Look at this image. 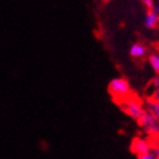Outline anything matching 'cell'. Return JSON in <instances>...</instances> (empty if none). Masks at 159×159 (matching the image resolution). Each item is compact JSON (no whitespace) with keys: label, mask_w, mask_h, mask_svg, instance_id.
Instances as JSON below:
<instances>
[{"label":"cell","mask_w":159,"mask_h":159,"mask_svg":"<svg viewBox=\"0 0 159 159\" xmlns=\"http://www.w3.org/2000/svg\"><path fill=\"white\" fill-rule=\"evenodd\" d=\"M107 91L118 105L120 104V102L125 101L127 98H129L133 94L128 80L124 78H115L113 80H110V83L107 85Z\"/></svg>","instance_id":"6da1fadb"},{"label":"cell","mask_w":159,"mask_h":159,"mask_svg":"<svg viewBox=\"0 0 159 159\" xmlns=\"http://www.w3.org/2000/svg\"><path fill=\"white\" fill-rule=\"evenodd\" d=\"M141 2L145 4V7L148 8V11H154V3H153V0H141Z\"/></svg>","instance_id":"52a82bcc"},{"label":"cell","mask_w":159,"mask_h":159,"mask_svg":"<svg viewBox=\"0 0 159 159\" xmlns=\"http://www.w3.org/2000/svg\"><path fill=\"white\" fill-rule=\"evenodd\" d=\"M154 12L155 13H159V7H154Z\"/></svg>","instance_id":"8fae6325"},{"label":"cell","mask_w":159,"mask_h":159,"mask_svg":"<svg viewBox=\"0 0 159 159\" xmlns=\"http://www.w3.org/2000/svg\"><path fill=\"white\" fill-rule=\"evenodd\" d=\"M129 150L137 157L145 155L152 153V146H150L149 141L146 139H141V137H133V140L131 141V146Z\"/></svg>","instance_id":"3957f363"},{"label":"cell","mask_w":159,"mask_h":159,"mask_svg":"<svg viewBox=\"0 0 159 159\" xmlns=\"http://www.w3.org/2000/svg\"><path fill=\"white\" fill-rule=\"evenodd\" d=\"M148 61H149L150 65H152L153 70L155 71V74L159 76V54H157V53H150L149 57H148Z\"/></svg>","instance_id":"8992f818"},{"label":"cell","mask_w":159,"mask_h":159,"mask_svg":"<svg viewBox=\"0 0 159 159\" xmlns=\"http://www.w3.org/2000/svg\"><path fill=\"white\" fill-rule=\"evenodd\" d=\"M129 56L134 61H144L146 57H149V47L144 43H134L129 48Z\"/></svg>","instance_id":"277c9868"},{"label":"cell","mask_w":159,"mask_h":159,"mask_svg":"<svg viewBox=\"0 0 159 159\" xmlns=\"http://www.w3.org/2000/svg\"><path fill=\"white\" fill-rule=\"evenodd\" d=\"M145 26L152 30L159 29V14L154 11H148L145 16Z\"/></svg>","instance_id":"5b68a950"},{"label":"cell","mask_w":159,"mask_h":159,"mask_svg":"<svg viewBox=\"0 0 159 159\" xmlns=\"http://www.w3.org/2000/svg\"><path fill=\"white\" fill-rule=\"evenodd\" d=\"M137 159H157L154 154L149 153V154H145V155H141V157H137Z\"/></svg>","instance_id":"9c48e42d"},{"label":"cell","mask_w":159,"mask_h":159,"mask_svg":"<svg viewBox=\"0 0 159 159\" xmlns=\"http://www.w3.org/2000/svg\"><path fill=\"white\" fill-rule=\"evenodd\" d=\"M149 98H150V100H153V101H159V87L154 89V92L150 94Z\"/></svg>","instance_id":"ba28073f"},{"label":"cell","mask_w":159,"mask_h":159,"mask_svg":"<svg viewBox=\"0 0 159 159\" xmlns=\"http://www.w3.org/2000/svg\"><path fill=\"white\" fill-rule=\"evenodd\" d=\"M154 153H155V154H154V155H155V158H157V159H159V145H158V148L154 150Z\"/></svg>","instance_id":"30bf717a"},{"label":"cell","mask_w":159,"mask_h":159,"mask_svg":"<svg viewBox=\"0 0 159 159\" xmlns=\"http://www.w3.org/2000/svg\"><path fill=\"white\" fill-rule=\"evenodd\" d=\"M119 107L122 109L123 113H125L128 116L134 119V120H137V119L142 115V113L145 111L144 105H142V101L137 97V94H134V93L129 98H127L125 101L120 102V104H119Z\"/></svg>","instance_id":"7a4b0ae2"}]
</instances>
